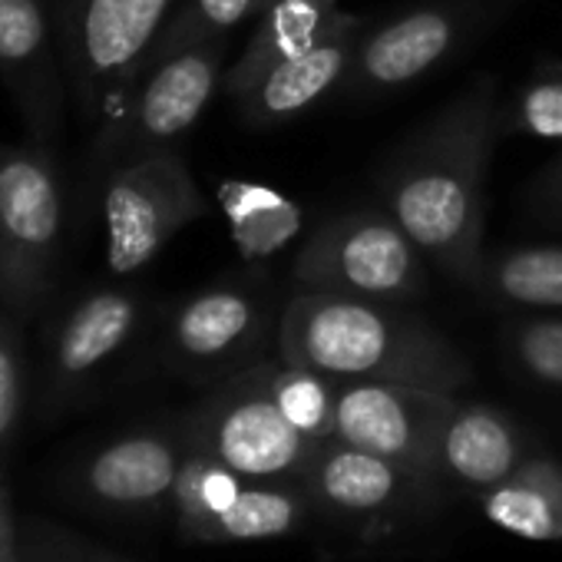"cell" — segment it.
<instances>
[{"label":"cell","mask_w":562,"mask_h":562,"mask_svg":"<svg viewBox=\"0 0 562 562\" xmlns=\"http://www.w3.org/2000/svg\"><path fill=\"white\" fill-rule=\"evenodd\" d=\"M473 289L503 308H562V245H519L483 255Z\"/></svg>","instance_id":"obj_20"},{"label":"cell","mask_w":562,"mask_h":562,"mask_svg":"<svg viewBox=\"0 0 562 562\" xmlns=\"http://www.w3.org/2000/svg\"><path fill=\"white\" fill-rule=\"evenodd\" d=\"M526 457V440L509 414L490 404L457 401L440 437L437 470L440 480H450L460 490L486 493L503 483Z\"/></svg>","instance_id":"obj_15"},{"label":"cell","mask_w":562,"mask_h":562,"mask_svg":"<svg viewBox=\"0 0 562 562\" xmlns=\"http://www.w3.org/2000/svg\"><path fill=\"white\" fill-rule=\"evenodd\" d=\"M364 31V18L338 11L328 31L308 50L278 64L268 77L258 80L251 93L238 100L241 123L248 130H271L308 113L325 97L338 93L355 64V50Z\"/></svg>","instance_id":"obj_14"},{"label":"cell","mask_w":562,"mask_h":562,"mask_svg":"<svg viewBox=\"0 0 562 562\" xmlns=\"http://www.w3.org/2000/svg\"><path fill=\"white\" fill-rule=\"evenodd\" d=\"M47 54V18L41 0H0V67L24 70Z\"/></svg>","instance_id":"obj_27"},{"label":"cell","mask_w":562,"mask_h":562,"mask_svg":"<svg viewBox=\"0 0 562 562\" xmlns=\"http://www.w3.org/2000/svg\"><path fill=\"white\" fill-rule=\"evenodd\" d=\"M268 391L278 404V411L289 417L295 430H302L308 440L325 443L335 440V424H338V381L285 364L278 358V364H268Z\"/></svg>","instance_id":"obj_23"},{"label":"cell","mask_w":562,"mask_h":562,"mask_svg":"<svg viewBox=\"0 0 562 562\" xmlns=\"http://www.w3.org/2000/svg\"><path fill=\"white\" fill-rule=\"evenodd\" d=\"M315 506L299 480H248L238 499L199 536V546L261 542L305 529Z\"/></svg>","instance_id":"obj_19"},{"label":"cell","mask_w":562,"mask_h":562,"mask_svg":"<svg viewBox=\"0 0 562 562\" xmlns=\"http://www.w3.org/2000/svg\"><path fill=\"white\" fill-rule=\"evenodd\" d=\"M499 133L496 80L480 77L417 126L378 172L384 209L430 265L467 289L486 255V172Z\"/></svg>","instance_id":"obj_1"},{"label":"cell","mask_w":562,"mask_h":562,"mask_svg":"<svg viewBox=\"0 0 562 562\" xmlns=\"http://www.w3.org/2000/svg\"><path fill=\"white\" fill-rule=\"evenodd\" d=\"M299 483L305 486L315 513L364 532L420 519L437 503V493H443V480L341 440L318 443Z\"/></svg>","instance_id":"obj_8"},{"label":"cell","mask_w":562,"mask_h":562,"mask_svg":"<svg viewBox=\"0 0 562 562\" xmlns=\"http://www.w3.org/2000/svg\"><path fill=\"white\" fill-rule=\"evenodd\" d=\"M278 292L261 278H228L195 292L169 322V361L199 381H228L278 341Z\"/></svg>","instance_id":"obj_6"},{"label":"cell","mask_w":562,"mask_h":562,"mask_svg":"<svg viewBox=\"0 0 562 562\" xmlns=\"http://www.w3.org/2000/svg\"><path fill=\"white\" fill-rule=\"evenodd\" d=\"M513 0H424L368 27L338 87L341 100H378L414 87L476 41Z\"/></svg>","instance_id":"obj_4"},{"label":"cell","mask_w":562,"mask_h":562,"mask_svg":"<svg viewBox=\"0 0 562 562\" xmlns=\"http://www.w3.org/2000/svg\"><path fill=\"white\" fill-rule=\"evenodd\" d=\"M225 54L228 37H215L156 64L130 106V123L120 139L136 146L143 156L166 149L182 133H189L225 80Z\"/></svg>","instance_id":"obj_13"},{"label":"cell","mask_w":562,"mask_h":562,"mask_svg":"<svg viewBox=\"0 0 562 562\" xmlns=\"http://www.w3.org/2000/svg\"><path fill=\"white\" fill-rule=\"evenodd\" d=\"M503 351L526 381L562 391V318H513L503 328Z\"/></svg>","instance_id":"obj_25"},{"label":"cell","mask_w":562,"mask_h":562,"mask_svg":"<svg viewBox=\"0 0 562 562\" xmlns=\"http://www.w3.org/2000/svg\"><path fill=\"white\" fill-rule=\"evenodd\" d=\"M278 358L338 384L391 381L457 394L470 384L460 348L404 305L295 289L278 318Z\"/></svg>","instance_id":"obj_2"},{"label":"cell","mask_w":562,"mask_h":562,"mask_svg":"<svg viewBox=\"0 0 562 562\" xmlns=\"http://www.w3.org/2000/svg\"><path fill=\"white\" fill-rule=\"evenodd\" d=\"M77 562H126V559H120L113 552H103L93 542H87V539L77 536Z\"/></svg>","instance_id":"obj_32"},{"label":"cell","mask_w":562,"mask_h":562,"mask_svg":"<svg viewBox=\"0 0 562 562\" xmlns=\"http://www.w3.org/2000/svg\"><path fill=\"white\" fill-rule=\"evenodd\" d=\"M179 0H67L64 60L87 113L106 110L139 74Z\"/></svg>","instance_id":"obj_7"},{"label":"cell","mask_w":562,"mask_h":562,"mask_svg":"<svg viewBox=\"0 0 562 562\" xmlns=\"http://www.w3.org/2000/svg\"><path fill=\"white\" fill-rule=\"evenodd\" d=\"M453 407L457 397L447 391L391 381H348L338 384L335 440L440 480V437Z\"/></svg>","instance_id":"obj_10"},{"label":"cell","mask_w":562,"mask_h":562,"mask_svg":"<svg viewBox=\"0 0 562 562\" xmlns=\"http://www.w3.org/2000/svg\"><path fill=\"white\" fill-rule=\"evenodd\" d=\"M186 437L136 430L100 447L77 470V499L110 516H149L172 503Z\"/></svg>","instance_id":"obj_12"},{"label":"cell","mask_w":562,"mask_h":562,"mask_svg":"<svg viewBox=\"0 0 562 562\" xmlns=\"http://www.w3.org/2000/svg\"><path fill=\"white\" fill-rule=\"evenodd\" d=\"M18 546H21V522L14 516L8 470L4 460H0V562H18Z\"/></svg>","instance_id":"obj_31"},{"label":"cell","mask_w":562,"mask_h":562,"mask_svg":"<svg viewBox=\"0 0 562 562\" xmlns=\"http://www.w3.org/2000/svg\"><path fill=\"white\" fill-rule=\"evenodd\" d=\"M245 476H238L232 467L218 463L215 457L192 450L186 443V460L179 467L172 506H176V522L182 539L199 542V536L215 522L245 490Z\"/></svg>","instance_id":"obj_22"},{"label":"cell","mask_w":562,"mask_h":562,"mask_svg":"<svg viewBox=\"0 0 562 562\" xmlns=\"http://www.w3.org/2000/svg\"><path fill=\"white\" fill-rule=\"evenodd\" d=\"M295 289L407 305L430 289L427 258L387 209L331 215L292 261Z\"/></svg>","instance_id":"obj_3"},{"label":"cell","mask_w":562,"mask_h":562,"mask_svg":"<svg viewBox=\"0 0 562 562\" xmlns=\"http://www.w3.org/2000/svg\"><path fill=\"white\" fill-rule=\"evenodd\" d=\"M559 139L562 143V67H549L526 80L509 113H503V130Z\"/></svg>","instance_id":"obj_26"},{"label":"cell","mask_w":562,"mask_h":562,"mask_svg":"<svg viewBox=\"0 0 562 562\" xmlns=\"http://www.w3.org/2000/svg\"><path fill=\"white\" fill-rule=\"evenodd\" d=\"M24 414V351L11 318L0 315V460L8 457Z\"/></svg>","instance_id":"obj_28"},{"label":"cell","mask_w":562,"mask_h":562,"mask_svg":"<svg viewBox=\"0 0 562 562\" xmlns=\"http://www.w3.org/2000/svg\"><path fill=\"white\" fill-rule=\"evenodd\" d=\"M265 8H268V0H182L179 11L162 27L146 70H153L156 64H162L195 44L228 37L232 27L261 14Z\"/></svg>","instance_id":"obj_24"},{"label":"cell","mask_w":562,"mask_h":562,"mask_svg":"<svg viewBox=\"0 0 562 562\" xmlns=\"http://www.w3.org/2000/svg\"><path fill=\"white\" fill-rule=\"evenodd\" d=\"M271 4H274V0H268V8H271Z\"/></svg>","instance_id":"obj_33"},{"label":"cell","mask_w":562,"mask_h":562,"mask_svg":"<svg viewBox=\"0 0 562 562\" xmlns=\"http://www.w3.org/2000/svg\"><path fill=\"white\" fill-rule=\"evenodd\" d=\"M483 516L529 542L562 539V463L526 457L503 483L483 493Z\"/></svg>","instance_id":"obj_18"},{"label":"cell","mask_w":562,"mask_h":562,"mask_svg":"<svg viewBox=\"0 0 562 562\" xmlns=\"http://www.w3.org/2000/svg\"><path fill=\"white\" fill-rule=\"evenodd\" d=\"M18 562H77V536L27 516L21 522V546Z\"/></svg>","instance_id":"obj_29"},{"label":"cell","mask_w":562,"mask_h":562,"mask_svg":"<svg viewBox=\"0 0 562 562\" xmlns=\"http://www.w3.org/2000/svg\"><path fill=\"white\" fill-rule=\"evenodd\" d=\"M529 212L539 222L562 225V156H555L526 189Z\"/></svg>","instance_id":"obj_30"},{"label":"cell","mask_w":562,"mask_h":562,"mask_svg":"<svg viewBox=\"0 0 562 562\" xmlns=\"http://www.w3.org/2000/svg\"><path fill=\"white\" fill-rule=\"evenodd\" d=\"M218 202L228 215L235 245L248 261L281 251L302 228V209L271 186L225 179L218 186Z\"/></svg>","instance_id":"obj_21"},{"label":"cell","mask_w":562,"mask_h":562,"mask_svg":"<svg viewBox=\"0 0 562 562\" xmlns=\"http://www.w3.org/2000/svg\"><path fill=\"white\" fill-rule=\"evenodd\" d=\"M139 305L126 292H100L87 299L60 328L54 348V391L67 397L103 361H110L136 331Z\"/></svg>","instance_id":"obj_17"},{"label":"cell","mask_w":562,"mask_h":562,"mask_svg":"<svg viewBox=\"0 0 562 562\" xmlns=\"http://www.w3.org/2000/svg\"><path fill=\"white\" fill-rule=\"evenodd\" d=\"M60 189L27 153L0 159V299L14 312L37 302L60 245Z\"/></svg>","instance_id":"obj_11"},{"label":"cell","mask_w":562,"mask_h":562,"mask_svg":"<svg viewBox=\"0 0 562 562\" xmlns=\"http://www.w3.org/2000/svg\"><path fill=\"white\" fill-rule=\"evenodd\" d=\"M182 437L245 480H302L318 447L278 411L268 391V361L222 381L189 417Z\"/></svg>","instance_id":"obj_5"},{"label":"cell","mask_w":562,"mask_h":562,"mask_svg":"<svg viewBox=\"0 0 562 562\" xmlns=\"http://www.w3.org/2000/svg\"><path fill=\"white\" fill-rule=\"evenodd\" d=\"M335 14H338V0H274L271 8L258 14L255 34L245 44L241 57L228 67L222 90L238 103L278 64L308 50L328 31Z\"/></svg>","instance_id":"obj_16"},{"label":"cell","mask_w":562,"mask_h":562,"mask_svg":"<svg viewBox=\"0 0 562 562\" xmlns=\"http://www.w3.org/2000/svg\"><path fill=\"white\" fill-rule=\"evenodd\" d=\"M205 199L189 166L172 149H153L123 166L103 202L106 261L116 274L149 265L189 222L205 215Z\"/></svg>","instance_id":"obj_9"}]
</instances>
